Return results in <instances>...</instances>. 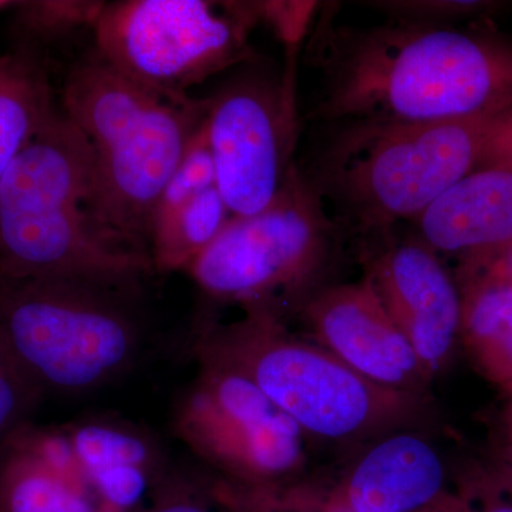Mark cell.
I'll list each match as a JSON object with an SVG mask.
<instances>
[{
	"label": "cell",
	"mask_w": 512,
	"mask_h": 512,
	"mask_svg": "<svg viewBox=\"0 0 512 512\" xmlns=\"http://www.w3.org/2000/svg\"><path fill=\"white\" fill-rule=\"evenodd\" d=\"M323 18L309 45L322 119L454 123L512 107V39L497 30L402 20L356 28Z\"/></svg>",
	"instance_id": "6da1fadb"
},
{
	"label": "cell",
	"mask_w": 512,
	"mask_h": 512,
	"mask_svg": "<svg viewBox=\"0 0 512 512\" xmlns=\"http://www.w3.org/2000/svg\"><path fill=\"white\" fill-rule=\"evenodd\" d=\"M93 178L92 148L56 106L0 183V274L140 291L151 259L101 227Z\"/></svg>",
	"instance_id": "7a4b0ae2"
},
{
	"label": "cell",
	"mask_w": 512,
	"mask_h": 512,
	"mask_svg": "<svg viewBox=\"0 0 512 512\" xmlns=\"http://www.w3.org/2000/svg\"><path fill=\"white\" fill-rule=\"evenodd\" d=\"M62 109L92 148L97 221L121 245L150 258L158 200L204 126L208 99L154 92L94 52L67 74Z\"/></svg>",
	"instance_id": "3957f363"
},
{
	"label": "cell",
	"mask_w": 512,
	"mask_h": 512,
	"mask_svg": "<svg viewBox=\"0 0 512 512\" xmlns=\"http://www.w3.org/2000/svg\"><path fill=\"white\" fill-rule=\"evenodd\" d=\"M244 311L237 322L202 329L195 353L248 377L303 433L367 439L419 416V394L370 382L318 343L292 335L278 312Z\"/></svg>",
	"instance_id": "277c9868"
},
{
	"label": "cell",
	"mask_w": 512,
	"mask_h": 512,
	"mask_svg": "<svg viewBox=\"0 0 512 512\" xmlns=\"http://www.w3.org/2000/svg\"><path fill=\"white\" fill-rule=\"evenodd\" d=\"M140 291L0 274V339L37 389L79 397L116 382L143 352Z\"/></svg>",
	"instance_id": "5b68a950"
},
{
	"label": "cell",
	"mask_w": 512,
	"mask_h": 512,
	"mask_svg": "<svg viewBox=\"0 0 512 512\" xmlns=\"http://www.w3.org/2000/svg\"><path fill=\"white\" fill-rule=\"evenodd\" d=\"M491 120L350 121L308 177L323 201L332 202L340 228L367 237L414 220L477 170Z\"/></svg>",
	"instance_id": "8992f818"
},
{
	"label": "cell",
	"mask_w": 512,
	"mask_h": 512,
	"mask_svg": "<svg viewBox=\"0 0 512 512\" xmlns=\"http://www.w3.org/2000/svg\"><path fill=\"white\" fill-rule=\"evenodd\" d=\"M340 235L311 178L293 164L268 207L232 217L185 271L215 301L284 315L320 291Z\"/></svg>",
	"instance_id": "52a82bcc"
},
{
	"label": "cell",
	"mask_w": 512,
	"mask_h": 512,
	"mask_svg": "<svg viewBox=\"0 0 512 512\" xmlns=\"http://www.w3.org/2000/svg\"><path fill=\"white\" fill-rule=\"evenodd\" d=\"M254 2L123 0L106 3L94 25L96 53L154 92L187 90L251 57Z\"/></svg>",
	"instance_id": "ba28073f"
},
{
	"label": "cell",
	"mask_w": 512,
	"mask_h": 512,
	"mask_svg": "<svg viewBox=\"0 0 512 512\" xmlns=\"http://www.w3.org/2000/svg\"><path fill=\"white\" fill-rule=\"evenodd\" d=\"M197 359L198 375L175 409L178 439L229 483L291 481L305 463L298 424L248 377L214 360Z\"/></svg>",
	"instance_id": "9c48e42d"
},
{
	"label": "cell",
	"mask_w": 512,
	"mask_h": 512,
	"mask_svg": "<svg viewBox=\"0 0 512 512\" xmlns=\"http://www.w3.org/2000/svg\"><path fill=\"white\" fill-rule=\"evenodd\" d=\"M208 140L232 217L268 207L291 170L298 140L295 79L245 77L208 99Z\"/></svg>",
	"instance_id": "30bf717a"
},
{
	"label": "cell",
	"mask_w": 512,
	"mask_h": 512,
	"mask_svg": "<svg viewBox=\"0 0 512 512\" xmlns=\"http://www.w3.org/2000/svg\"><path fill=\"white\" fill-rule=\"evenodd\" d=\"M392 234L390 228L367 235L379 247L366 255L365 276L433 377L450 360L460 333V291L429 245Z\"/></svg>",
	"instance_id": "8fae6325"
},
{
	"label": "cell",
	"mask_w": 512,
	"mask_h": 512,
	"mask_svg": "<svg viewBox=\"0 0 512 512\" xmlns=\"http://www.w3.org/2000/svg\"><path fill=\"white\" fill-rule=\"evenodd\" d=\"M301 315L315 343L370 382L419 396L430 383L366 276L323 288L302 306Z\"/></svg>",
	"instance_id": "7c38bea8"
},
{
	"label": "cell",
	"mask_w": 512,
	"mask_h": 512,
	"mask_svg": "<svg viewBox=\"0 0 512 512\" xmlns=\"http://www.w3.org/2000/svg\"><path fill=\"white\" fill-rule=\"evenodd\" d=\"M413 221L436 254L460 258L458 271L493 264L512 247V171L477 168Z\"/></svg>",
	"instance_id": "4fadbf2b"
},
{
	"label": "cell",
	"mask_w": 512,
	"mask_h": 512,
	"mask_svg": "<svg viewBox=\"0 0 512 512\" xmlns=\"http://www.w3.org/2000/svg\"><path fill=\"white\" fill-rule=\"evenodd\" d=\"M0 512H107L66 431L33 423L0 444Z\"/></svg>",
	"instance_id": "5bb4252c"
},
{
	"label": "cell",
	"mask_w": 512,
	"mask_h": 512,
	"mask_svg": "<svg viewBox=\"0 0 512 512\" xmlns=\"http://www.w3.org/2000/svg\"><path fill=\"white\" fill-rule=\"evenodd\" d=\"M443 461L419 436L379 441L333 488L355 512H423L443 500Z\"/></svg>",
	"instance_id": "9a60e30c"
},
{
	"label": "cell",
	"mask_w": 512,
	"mask_h": 512,
	"mask_svg": "<svg viewBox=\"0 0 512 512\" xmlns=\"http://www.w3.org/2000/svg\"><path fill=\"white\" fill-rule=\"evenodd\" d=\"M460 333L481 375L512 393V276L503 258L458 271Z\"/></svg>",
	"instance_id": "2e32d148"
},
{
	"label": "cell",
	"mask_w": 512,
	"mask_h": 512,
	"mask_svg": "<svg viewBox=\"0 0 512 512\" xmlns=\"http://www.w3.org/2000/svg\"><path fill=\"white\" fill-rule=\"evenodd\" d=\"M55 109L45 66L32 49L0 56V183Z\"/></svg>",
	"instance_id": "e0dca14e"
},
{
	"label": "cell",
	"mask_w": 512,
	"mask_h": 512,
	"mask_svg": "<svg viewBox=\"0 0 512 512\" xmlns=\"http://www.w3.org/2000/svg\"><path fill=\"white\" fill-rule=\"evenodd\" d=\"M231 218L220 188L215 187L154 220L150 234L154 271L187 269L218 238Z\"/></svg>",
	"instance_id": "ac0fdd59"
},
{
	"label": "cell",
	"mask_w": 512,
	"mask_h": 512,
	"mask_svg": "<svg viewBox=\"0 0 512 512\" xmlns=\"http://www.w3.org/2000/svg\"><path fill=\"white\" fill-rule=\"evenodd\" d=\"M66 434L87 480L114 468L141 467L167 473L157 440L124 421L92 417L74 424Z\"/></svg>",
	"instance_id": "d6986e66"
},
{
	"label": "cell",
	"mask_w": 512,
	"mask_h": 512,
	"mask_svg": "<svg viewBox=\"0 0 512 512\" xmlns=\"http://www.w3.org/2000/svg\"><path fill=\"white\" fill-rule=\"evenodd\" d=\"M215 187H218L217 171L208 140L207 123H204L165 185L154 212L153 222Z\"/></svg>",
	"instance_id": "ffe728a7"
},
{
	"label": "cell",
	"mask_w": 512,
	"mask_h": 512,
	"mask_svg": "<svg viewBox=\"0 0 512 512\" xmlns=\"http://www.w3.org/2000/svg\"><path fill=\"white\" fill-rule=\"evenodd\" d=\"M106 2L90 0H32L19 2L18 23L26 35L39 39L67 35L82 26L96 25Z\"/></svg>",
	"instance_id": "44dd1931"
},
{
	"label": "cell",
	"mask_w": 512,
	"mask_h": 512,
	"mask_svg": "<svg viewBox=\"0 0 512 512\" xmlns=\"http://www.w3.org/2000/svg\"><path fill=\"white\" fill-rule=\"evenodd\" d=\"M43 394L16 365L0 339V444L32 423Z\"/></svg>",
	"instance_id": "7402d4cb"
},
{
	"label": "cell",
	"mask_w": 512,
	"mask_h": 512,
	"mask_svg": "<svg viewBox=\"0 0 512 512\" xmlns=\"http://www.w3.org/2000/svg\"><path fill=\"white\" fill-rule=\"evenodd\" d=\"M376 9L384 10L402 22L426 25H450L461 19L481 18L500 9L503 3L488 0H427V2H376Z\"/></svg>",
	"instance_id": "603a6c76"
},
{
	"label": "cell",
	"mask_w": 512,
	"mask_h": 512,
	"mask_svg": "<svg viewBox=\"0 0 512 512\" xmlns=\"http://www.w3.org/2000/svg\"><path fill=\"white\" fill-rule=\"evenodd\" d=\"M259 23H266L285 45L295 47L305 36L316 3L254 2Z\"/></svg>",
	"instance_id": "cb8c5ba5"
},
{
	"label": "cell",
	"mask_w": 512,
	"mask_h": 512,
	"mask_svg": "<svg viewBox=\"0 0 512 512\" xmlns=\"http://www.w3.org/2000/svg\"><path fill=\"white\" fill-rule=\"evenodd\" d=\"M153 503L138 512H214L194 481L168 473L157 485Z\"/></svg>",
	"instance_id": "d4e9b609"
},
{
	"label": "cell",
	"mask_w": 512,
	"mask_h": 512,
	"mask_svg": "<svg viewBox=\"0 0 512 512\" xmlns=\"http://www.w3.org/2000/svg\"><path fill=\"white\" fill-rule=\"evenodd\" d=\"M488 167L512 171V107L491 120L487 128L478 168Z\"/></svg>",
	"instance_id": "484cf974"
},
{
	"label": "cell",
	"mask_w": 512,
	"mask_h": 512,
	"mask_svg": "<svg viewBox=\"0 0 512 512\" xmlns=\"http://www.w3.org/2000/svg\"><path fill=\"white\" fill-rule=\"evenodd\" d=\"M431 508V507H430ZM427 510L426 512H430ZM434 512H468L466 508L463 507L458 501L454 500H441L439 504L436 505V510Z\"/></svg>",
	"instance_id": "4316f807"
},
{
	"label": "cell",
	"mask_w": 512,
	"mask_h": 512,
	"mask_svg": "<svg viewBox=\"0 0 512 512\" xmlns=\"http://www.w3.org/2000/svg\"><path fill=\"white\" fill-rule=\"evenodd\" d=\"M512 440V436H511ZM510 467L505 468L503 473V484L505 487V490L508 491V494L512 497V443L510 447Z\"/></svg>",
	"instance_id": "83f0119b"
},
{
	"label": "cell",
	"mask_w": 512,
	"mask_h": 512,
	"mask_svg": "<svg viewBox=\"0 0 512 512\" xmlns=\"http://www.w3.org/2000/svg\"><path fill=\"white\" fill-rule=\"evenodd\" d=\"M484 512H512V500L491 504L490 507L485 508Z\"/></svg>",
	"instance_id": "f1b7e54d"
},
{
	"label": "cell",
	"mask_w": 512,
	"mask_h": 512,
	"mask_svg": "<svg viewBox=\"0 0 512 512\" xmlns=\"http://www.w3.org/2000/svg\"><path fill=\"white\" fill-rule=\"evenodd\" d=\"M19 2H10V0H0V12L10 8H18Z\"/></svg>",
	"instance_id": "f546056e"
},
{
	"label": "cell",
	"mask_w": 512,
	"mask_h": 512,
	"mask_svg": "<svg viewBox=\"0 0 512 512\" xmlns=\"http://www.w3.org/2000/svg\"><path fill=\"white\" fill-rule=\"evenodd\" d=\"M503 262H504L505 268H507V271L510 272V274L512 276V247H511L510 251H508L507 254H505V256L503 258Z\"/></svg>",
	"instance_id": "4dcf8cb0"
},
{
	"label": "cell",
	"mask_w": 512,
	"mask_h": 512,
	"mask_svg": "<svg viewBox=\"0 0 512 512\" xmlns=\"http://www.w3.org/2000/svg\"><path fill=\"white\" fill-rule=\"evenodd\" d=\"M511 394V403H510V409H508V424H510V431L512 436V393Z\"/></svg>",
	"instance_id": "1f68e13d"
},
{
	"label": "cell",
	"mask_w": 512,
	"mask_h": 512,
	"mask_svg": "<svg viewBox=\"0 0 512 512\" xmlns=\"http://www.w3.org/2000/svg\"><path fill=\"white\" fill-rule=\"evenodd\" d=\"M511 500H512V497H511Z\"/></svg>",
	"instance_id": "d6a6232c"
}]
</instances>
